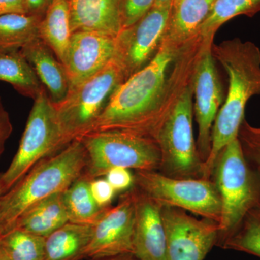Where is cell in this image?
<instances>
[{
  "label": "cell",
  "mask_w": 260,
  "mask_h": 260,
  "mask_svg": "<svg viewBox=\"0 0 260 260\" xmlns=\"http://www.w3.org/2000/svg\"><path fill=\"white\" fill-rule=\"evenodd\" d=\"M87 155L80 140L43 159L0 198V236L10 232L32 205L64 192L84 174Z\"/></svg>",
  "instance_id": "cell-3"
},
{
  "label": "cell",
  "mask_w": 260,
  "mask_h": 260,
  "mask_svg": "<svg viewBox=\"0 0 260 260\" xmlns=\"http://www.w3.org/2000/svg\"><path fill=\"white\" fill-rule=\"evenodd\" d=\"M203 47L195 64L192 77L193 109L198 125L197 147L203 162L211 148L214 121L223 104V93L212 53L214 41H203Z\"/></svg>",
  "instance_id": "cell-12"
},
{
  "label": "cell",
  "mask_w": 260,
  "mask_h": 260,
  "mask_svg": "<svg viewBox=\"0 0 260 260\" xmlns=\"http://www.w3.org/2000/svg\"><path fill=\"white\" fill-rule=\"evenodd\" d=\"M222 248L260 257V205L251 210Z\"/></svg>",
  "instance_id": "cell-27"
},
{
  "label": "cell",
  "mask_w": 260,
  "mask_h": 260,
  "mask_svg": "<svg viewBox=\"0 0 260 260\" xmlns=\"http://www.w3.org/2000/svg\"><path fill=\"white\" fill-rule=\"evenodd\" d=\"M69 222L63 192L57 193L41 200L25 210L12 229H21L46 238Z\"/></svg>",
  "instance_id": "cell-19"
},
{
  "label": "cell",
  "mask_w": 260,
  "mask_h": 260,
  "mask_svg": "<svg viewBox=\"0 0 260 260\" xmlns=\"http://www.w3.org/2000/svg\"><path fill=\"white\" fill-rule=\"evenodd\" d=\"M192 81L179 94L151 138L161 155L160 172L177 179L203 178V162L193 133Z\"/></svg>",
  "instance_id": "cell-5"
},
{
  "label": "cell",
  "mask_w": 260,
  "mask_h": 260,
  "mask_svg": "<svg viewBox=\"0 0 260 260\" xmlns=\"http://www.w3.org/2000/svg\"><path fill=\"white\" fill-rule=\"evenodd\" d=\"M238 139L246 161L255 173L260 184V127L251 126L244 119L239 128Z\"/></svg>",
  "instance_id": "cell-28"
},
{
  "label": "cell",
  "mask_w": 260,
  "mask_h": 260,
  "mask_svg": "<svg viewBox=\"0 0 260 260\" xmlns=\"http://www.w3.org/2000/svg\"><path fill=\"white\" fill-rule=\"evenodd\" d=\"M203 47L199 37L184 47L162 39L153 59L116 88L88 133L122 130L151 138L179 94L192 81Z\"/></svg>",
  "instance_id": "cell-1"
},
{
  "label": "cell",
  "mask_w": 260,
  "mask_h": 260,
  "mask_svg": "<svg viewBox=\"0 0 260 260\" xmlns=\"http://www.w3.org/2000/svg\"><path fill=\"white\" fill-rule=\"evenodd\" d=\"M52 0H25L28 14L44 16Z\"/></svg>",
  "instance_id": "cell-34"
},
{
  "label": "cell",
  "mask_w": 260,
  "mask_h": 260,
  "mask_svg": "<svg viewBox=\"0 0 260 260\" xmlns=\"http://www.w3.org/2000/svg\"><path fill=\"white\" fill-rule=\"evenodd\" d=\"M93 234V225L65 224L45 238L43 260H83Z\"/></svg>",
  "instance_id": "cell-20"
},
{
  "label": "cell",
  "mask_w": 260,
  "mask_h": 260,
  "mask_svg": "<svg viewBox=\"0 0 260 260\" xmlns=\"http://www.w3.org/2000/svg\"><path fill=\"white\" fill-rule=\"evenodd\" d=\"M134 179L135 187L160 206L220 223L221 203L211 179H177L158 171H135Z\"/></svg>",
  "instance_id": "cell-9"
},
{
  "label": "cell",
  "mask_w": 260,
  "mask_h": 260,
  "mask_svg": "<svg viewBox=\"0 0 260 260\" xmlns=\"http://www.w3.org/2000/svg\"><path fill=\"white\" fill-rule=\"evenodd\" d=\"M0 81L34 100L44 88L20 49H0Z\"/></svg>",
  "instance_id": "cell-22"
},
{
  "label": "cell",
  "mask_w": 260,
  "mask_h": 260,
  "mask_svg": "<svg viewBox=\"0 0 260 260\" xmlns=\"http://www.w3.org/2000/svg\"><path fill=\"white\" fill-rule=\"evenodd\" d=\"M215 0H174L162 39L184 47L198 37Z\"/></svg>",
  "instance_id": "cell-18"
},
{
  "label": "cell",
  "mask_w": 260,
  "mask_h": 260,
  "mask_svg": "<svg viewBox=\"0 0 260 260\" xmlns=\"http://www.w3.org/2000/svg\"><path fill=\"white\" fill-rule=\"evenodd\" d=\"M0 260H8V258L3 254L1 251H0Z\"/></svg>",
  "instance_id": "cell-37"
},
{
  "label": "cell",
  "mask_w": 260,
  "mask_h": 260,
  "mask_svg": "<svg viewBox=\"0 0 260 260\" xmlns=\"http://www.w3.org/2000/svg\"><path fill=\"white\" fill-rule=\"evenodd\" d=\"M3 194V188H2L1 182H0V198H1V196Z\"/></svg>",
  "instance_id": "cell-38"
},
{
  "label": "cell",
  "mask_w": 260,
  "mask_h": 260,
  "mask_svg": "<svg viewBox=\"0 0 260 260\" xmlns=\"http://www.w3.org/2000/svg\"><path fill=\"white\" fill-rule=\"evenodd\" d=\"M72 32L88 30L116 37L122 30L121 0H68Z\"/></svg>",
  "instance_id": "cell-16"
},
{
  "label": "cell",
  "mask_w": 260,
  "mask_h": 260,
  "mask_svg": "<svg viewBox=\"0 0 260 260\" xmlns=\"http://www.w3.org/2000/svg\"><path fill=\"white\" fill-rule=\"evenodd\" d=\"M13 126L9 113L3 105L0 96V158L4 153L5 145L13 133Z\"/></svg>",
  "instance_id": "cell-32"
},
{
  "label": "cell",
  "mask_w": 260,
  "mask_h": 260,
  "mask_svg": "<svg viewBox=\"0 0 260 260\" xmlns=\"http://www.w3.org/2000/svg\"><path fill=\"white\" fill-rule=\"evenodd\" d=\"M167 260H204L218 244L219 225L208 219H198L185 210L162 207Z\"/></svg>",
  "instance_id": "cell-11"
},
{
  "label": "cell",
  "mask_w": 260,
  "mask_h": 260,
  "mask_svg": "<svg viewBox=\"0 0 260 260\" xmlns=\"http://www.w3.org/2000/svg\"><path fill=\"white\" fill-rule=\"evenodd\" d=\"M90 179L83 174L63 192L70 223L93 225L107 208L95 201L90 189Z\"/></svg>",
  "instance_id": "cell-23"
},
{
  "label": "cell",
  "mask_w": 260,
  "mask_h": 260,
  "mask_svg": "<svg viewBox=\"0 0 260 260\" xmlns=\"http://www.w3.org/2000/svg\"><path fill=\"white\" fill-rule=\"evenodd\" d=\"M116 48V37L88 30L73 32L63 62L70 91L109 64Z\"/></svg>",
  "instance_id": "cell-14"
},
{
  "label": "cell",
  "mask_w": 260,
  "mask_h": 260,
  "mask_svg": "<svg viewBox=\"0 0 260 260\" xmlns=\"http://www.w3.org/2000/svg\"><path fill=\"white\" fill-rule=\"evenodd\" d=\"M211 179L221 203L217 245L222 244L237 230L251 210L260 205V184L246 161L238 138L219 154Z\"/></svg>",
  "instance_id": "cell-4"
},
{
  "label": "cell",
  "mask_w": 260,
  "mask_h": 260,
  "mask_svg": "<svg viewBox=\"0 0 260 260\" xmlns=\"http://www.w3.org/2000/svg\"><path fill=\"white\" fill-rule=\"evenodd\" d=\"M90 189L94 200L102 208L110 206L116 193L104 177L98 178L90 181Z\"/></svg>",
  "instance_id": "cell-30"
},
{
  "label": "cell",
  "mask_w": 260,
  "mask_h": 260,
  "mask_svg": "<svg viewBox=\"0 0 260 260\" xmlns=\"http://www.w3.org/2000/svg\"><path fill=\"white\" fill-rule=\"evenodd\" d=\"M78 140L86 151L84 174L90 180L104 177L117 167L160 171V150L150 137L134 132L107 130L88 133Z\"/></svg>",
  "instance_id": "cell-6"
},
{
  "label": "cell",
  "mask_w": 260,
  "mask_h": 260,
  "mask_svg": "<svg viewBox=\"0 0 260 260\" xmlns=\"http://www.w3.org/2000/svg\"><path fill=\"white\" fill-rule=\"evenodd\" d=\"M88 260H140L134 254H123L118 255L104 256V257L92 258Z\"/></svg>",
  "instance_id": "cell-35"
},
{
  "label": "cell",
  "mask_w": 260,
  "mask_h": 260,
  "mask_svg": "<svg viewBox=\"0 0 260 260\" xmlns=\"http://www.w3.org/2000/svg\"><path fill=\"white\" fill-rule=\"evenodd\" d=\"M134 196V254L140 260H167V239L162 206L132 187Z\"/></svg>",
  "instance_id": "cell-15"
},
{
  "label": "cell",
  "mask_w": 260,
  "mask_h": 260,
  "mask_svg": "<svg viewBox=\"0 0 260 260\" xmlns=\"http://www.w3.org/2000/svg\"><path fill=\"white\" fill-rule=\"evenodd\" d=\"M212 53L229 77L225 102L217 114L212 129L211 148L203 162V178L211 179L215 160L229 143L237 139L244 119L246 104L260 95V49L255 44L240 39L213 44Z\"/></svg>",
  "instance_id": "cell-2"
},
{
  "label": "cell",
  "mask_w": 260,
  "mask_h": 260,
  "mask_svg": "<svg viewBox=\"0 0 260 260\" xmlns=\"http://www.w3.org/2000/svg\"><path fill=\"white\" fill-rule=\"evenodd\" d=\"M22 53L32 67L54 105L66 99L70 83L64 64L40 38L22 48Z\"/></svg>",
  "instance_id": "cell-17"
},
{
  "label": "cell",
  "mask_w": 260,
  "mask_h": 260,
  "mask_svg": "<svg viewBox=\"0 0 260 260\" xmlns=\"http://www.w3.org/2000/svg\"><path fill=\"white\" fill-rule=\"evenodd\" d=\"M42 16L13 13L0 16V49H21L39 37Z\"/></svg>",
  "instance_id": "cell-25"
},
{
  "label": "cell",
  "mask_w": 260,
  "mask_h": 260,
  "mask_svg": "<svg viewBox=\"0 0 260 260\" xmlns=\"http://www.w3.org/2000/svg\"><path fill=\"white\" fill-rule=\"evenodd\" d=\"M173 1L174 0H155L154 5L159 7L171 6Z\"/></svg>",
  "instance_id": "cell-36"
},
{
  "label": "cell",
  "mask_w": 260,
  "mask_h": 260,
  "mask_svg": "<svg viewBox=\"0 0 260 260\" xmlns=\"http://www.w3.org/2000/svg\"><path fill=\"white\" fill-rule=\"evenodd\" d=\"M55 107L45 88L34 100L17 153L0 174L3 194L11 189L36 164L64 148Z\"/></svg>",
  "instance_id": "cell-8"
},
{
  "label": "cell",
  "mask_w": 260,
  "mask_h": 260,
  "mask_svg": "<svg viewBox=\"0 0 260 260\" xmlns=\"http://www.w3.org/2000/svg\"><path fill=\"white\" fill-rule=\"evenodd\" d=\"M260 12V0H215L209 14L200 26L198 36L203 41H214L215 34L231 19Z\"/></svg>",
  "instance_id": "cell-24"
},
{
  "label": "cell",
  "mask_w": 260,
  "mask_h": 260,
  "mask_svg": "<svg viewBox=\"0 0 260 260\" xmlns=\"http://www.w3.org/2000/svg\"><path fill=\"white\" fill-rule=\"evenodd\" d=\"M72 34L68 0H52L41 20L39 37L62 64Z\"/></svg>",
  "instance_id": "cell-21"
},
{
  "label": "cell",
  "mask_w": 260,
  "mask_h": 260,
  "mask_svg": "<svg viewBox=\"0 0 260 260\" xmlns=\"http://www.w3.org/2000/svg\"><path fill=\"white\" fill-rule=\"evenodd\" d=\"M155 0H121L122 29L139 20L155 4Z\"/></svg>",
  "instance_id": "cell-29"
},
{
  "label": "cell",
  "mask_w": 260,
  "mask_h": 260,
  "mask_svg": "<svg viewBox=\"0 0 260 260\" xmlns=\"http://www.w3.org/2000/svg\"><path fill=\"white\" fill-rule=\"evenodd\" d=\"M126 80L124 70L114 58L96 74L70 90L63 102L54 104L66 146L88 134L112 94Z\"/></svg>",
  "instance_id": "cell-7"
},
{
  "label": "cell",
  "mask_w": 260,
  "mask_h": 260,
  "mask_svg": "<svg viewBox=\"0 0 260 260\" xmlns=\"http://www.w3.org/2000/svg\"><path fill=\"white\" fill-rule=\"evenodd\" d=\"M45 238L13 229L0 236V251L8 260H43Z\"/></svg>",
  "instance_id": "cell-26"
},
{
  "label": "cell",
  "mask_w": 260,
  "mask_h": 260,
  "mask_svg": "<svg viewBox=\"0 0 260 260\" xmlns=\"http://www.w3.org/2000/svg\"><path fill=\"white\" fill-rule=\"evenodd\" d=\"M13 13L28 14L25 0H0V16Z\"/></svg>",
  "instance_id": "cell-33"
},
{
  "label": "cell",
  "mask_w": 260,
  "mask_h": 260,
  "mask_svg": "<svg viewBox=\"0 0 260 260\" xmlns=\"http://www.w3.org/2000/svg\"><path fill=\"white\" fill-rule=\"evenodd\" d=\"M135 208L131 189L121 194L115 206L104 210L93 225L83 259L134 254Z\"/></svg>",
  "instance_id": "cell-13"
},
{
  "label": "cell",
  "mask_w": 260,
  "mask_h": 260,
  "mask_svg": "<svg viewBox=\"0 0 260 260\" xmlns=\"http://www.w3.org/2000/svg\"><path fill=\"white\" fill-rule=\"evenodd\" d=\"M116 192L126 191L134 186V174L126 168H114L104 177Z\"/></svg>",
  "instance_id": "cell-31"
},
{
  "label": "cell",
  "mask_w": 260,
  "mask_h": 260,
  "mask_svg": "<svg viewBox=\"0 0 260 260\" xmlns=\"http://www.w3.org/2000/svg\"><path fill=\"white\" fill-rule=\"evenodd\" d=\"M171 6L153 5L139 20L116 37L114 59L126 80L144 68L158 51L165 34Z\"/></svg>",
  "instance_id": "cell-10"
}]
</instances>
